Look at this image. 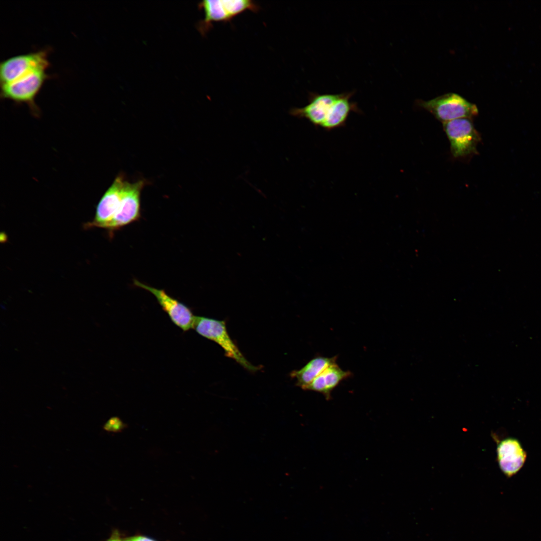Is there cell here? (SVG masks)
Here are the masks:
<instances>
[{"instance_id": "1", "label": "cell", "mask_w": 541, "mask_h": 541, "mask_svg": "<svg viewBox=\"0 0 541 541\" xmlns=\"http://www.w3.org/2000/svg\"><path fill=\"white\" fill-rule=\"evenodd\" d=\"M47 69H36L10 84L1 86V97L17 103H25L33 115L39 116L40 110L35 101L45 82L49 78Z\"/></svg>"}, {"instance_id": "2", "label": "cell", "mask_w": 541, "mask_h": 541, "mask_svg": "<svg viewBox=\"0 0 541 541\" xmlns=\"http://www.w3.org/2000/svg\"><path fill=\"white\" fill-rule=\"evenodd\" d=\"M417 104L442 123L459 118L472 119L478 114L475 104L454 93L443 94L428 101L419 100Z\"/></svg>"}, {"instance_id": "3", "label": "cell", "mask_w": 541, "mask_h": 541, "mask_svg": "<svg viewBox=\"0 0 541 541\" xmlns=\"http://www.w3.org/2000/svg\"><path fill=\"white\" fill-rule=\"evenodd\" d=\"M198 7L204 13V19L198 24L200 33L204 35L214 22H229L246 11L257 12L260 7L251 0H206L200 2Z\"/></svg>"}, {"instance_id": "4", "label": "cell", "mask_w": 541, "mask_h": 541, "mask_svg": "<svg viewBox=\"0 0 541 541\" xmlns=\"http://www.w3.org/2000/svg\"><path fill=\"white\" fill-rule=\"evenodd\" d=\"M472 119L462 118L443 123L454 158H464L478 153L477 146L481 138Z\"/></svg>"}, {"instance_id": "5", "label": "cell", "mask_w": 541, "mask_h": 541, "mask_svg": "<svg viewBox=\"0 0 541 541\" xmlns=\"http://www.w3.org/2000/svg\"><path fill=\"white\" fill-rule=\"evenodd\" d=\"M193 329L201 336L219 345L226 356L234 359L243 368L250 371L259 369L250 363L239 351L230 337L224 321L196 316Z\"/></svg>"}, {"instance_id": "6", "label": "cell", "mask_w": 541, "mask_h": 541, "mask_svg": "<svg viewBox=\"0 0 541 541\" xmlns=\"http://www.w3.org/2000/svg\"><path fill=\"white\" fill-rule=\"evenodd\" d=\"M144 181H126L119 208L107 227L110 233L138 220L141 217L140 196Z\"/></svg>"}, {"instance_id": "7", "label": "cell", "mask_w": 541, "mask_h": 541, "mask_svg": "<svg viewBox=\"0 0 541 541\" xmlns=\"http://www.w3.org/2000/svg\"><path fill=\"white\" fill-rule=\"evenodd\" d=\"M50 65L47 52L40 51L9 58L0 65L1 86L10 84L26 74Z\"/></svg>"}, {"instance_id": "8", "label": "cell", "mask_w": 541, "mask_h": 541, "mask_svg": "<svg viewBox=\"0 0 541 541\" xmlns=\"http://www.w3.org/2000/svg\"><path fill=\"white\" fill-rule=\"evenodd\" d=\"M134 284L151 293L173 323L183 332L194 328L196 316L185 304L170 296L164 290L148 286L137 280L134 281Z\"/></svg>"}, {"instance_id": "9", "label": "cell", "mask_w": 541, "mask_h": 541, "mask_svg": "<svg viewBox=\"0 0 541 541\" xmlns=\"http://www.w3.org/2000/svg\"><path fill=\"white\" fill-rule=\"evenodd\" d=\"M125 182L121 175L116 177L99 202L94 219L88 226L107 228L119 208Z\"/></svg>"}, {"instance_id": "10", "label": "cell", "mask_w": 541, "mask_h": 541, "mask_svg": "<svg viewBox=\"0 0 541 541\" xmlns=\"http://www.w3.org/2000/svg\"><path fill=\"white\" fill-rule=\"evenodd\" d=\"M339 95L310 93L308 104L302 108L291 109L290 114L294 117L307 119L316 127H322Z\"/></svg>"}, {"instance_id": "11", "label": "cell", "mask_w": 541, "mask_h": 541, "mask_svg": "<svg viewBox=\"0 0 541 541\" xmlns=\"http://www.w3.org/2000/svg\"><path fill=\"white\" fill-rule=\"evenodd\" d=\"M526 453L520 442L515 438H507L501 440L497 446V459L502 472L507 477H511L523 466Z\"/></svg>"}, {"instance_id": "12", "label": "cell", "mask_w": 541, "mask_h": 541, "mask_svg": "<svg viewBox=\"0 0 541 541\" xmlns=\"http://www.w3.org/2000/svg\"><path fill=\"white\" fill-rule=\"evenodd\" d=\"M354 92L340 93L333 105L322 128L327 131L344 127L351 112L360 113L356 103L351 101Z\"/></svg>"}, {"instance_id": "13", "label": "cell", "mask_w": 541, "mask_h": 541, "mask_svg": "<svg viewBox=\"0 0 541 541\" xmlns=\"http://www.w3.org/2000/svg\"><path fill=\"white\" fill-rule=\"evenodd\" d=\"M351 375V372L342 370L335 363L328 367L317 377L306 390L322 393L327 400H329L331 398V393L332 390L342 380Z\"/></svg>"}, {"instance_id": "14", "label": "cell", "mask_w": 541, "mask_h": 541, "mask_svg": "<svg viewBox=\"0 0 541 541\" xmlns=\"http://www.w3.org/2000/svg\"><path fill=\"white\" fill-rule=\"evenodd\" d=\"M337 357L329 358L316 357L311 360L303 368L293 371L291 377L297 380V385L302 389L306 388L312 381L330 366L336 363Z\"/></svg>"}, {"instance_id": "15", "label": "cell", "mask_w": 541, "mask_h": 541, "mask_svg": "<svg viewBox=\"0 0 541 541\" xmlns=\"http://www.w3.org/2000/svg\"><path fill=\"white\" fill-rule=\"evenodd\" d=\"M124 427V423L117 417H111L103 426L105 430L112 432H120Z\"/></svg>"}, {"instance_id": "16", "label": "cell", "mask_w": 541, "mask_h": 541, "mask_svg": "<svg viewBox=\"0 0 541 541\" xmlns=\"http://www.w3.org/2000/svg\"><path fill=\"white\" fill-rule=\"evenodd\" d=\"M125 541H154L150 538L144 536H136L128 538Z\"/></svg>"}, {"instance_id": "17", "label": "cell", "mask_w": 541, "mask_h": 541, "mask_svg": "<svg viewBox=\"0 0 541 541\" xmlns=\"http://www.w3.org/2000/svg\"><path fill=\"white\" fill-rule=\"evenodd\" d=\"M107 541H122L117 533L113 534Z\"/></svg>"}]
</instances>
